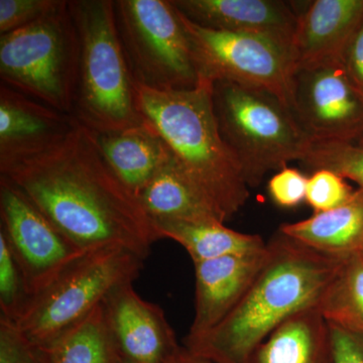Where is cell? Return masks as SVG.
Returning <instances> with one entry per match:
<instances>
[{"mask_svg":"<svg viewBox=\"0 0 363 363\" xmlns=\"http://www.w3.org/2000/svg\"><path fill=\"white\" fill-rule=\"evenodd\" d=\"M84 252L126 248L147 259L161 240L154 222L105 162L96 133L76 119L57 145L0 173Z\"/></svg>","mask_w":363,"mask_h":363,"instance_id":"obj_1","label":"cell"},{"mask_svg":"<svg viewBox=\"0 0 363 363\" xmlns=\"http://www.w3.org/2000/svg\"><path fill=\"white\" fill-rule=\"evenodd\" d=\"M238 304L212 330L184 347L211 363H247L253 351L289 318L317 307L344 259L301 245L281 231Z\"/></svg>","mask_w":363,"mask_h":363,"instance_id":"obj_2","label":"cell"},{"mask_svg":"<svg viewBox=\"0 0 363 363\" xmlns=\"http://www.w3.org/2000/svg\"><path fill=\"white\" fill-rule=\"evenodd\" d=\"M213 83L199 79L193 89L169 91L135 83L136 106L143 123L161 136L226 221L245 206L250 187L222 140L212 101Z\"/></svg>","mask_w":363,"mask_h":363,"instance_id":"obj_3","label":"cell"},{"mask_svg":"<svg viewBox=\"0 0 363 363\" xmlns=\"http://www.w3.org/2000/svg\"><path fill=\"white\" fill-rule=\"evenodd\" d=\"M79 39L77 88L72 117L93 133L143 123L135 81L126 61L111 0H69Z\"/></svg>","mask_w":363,"mask_h":363,"instance_id":"obj_4","label":"cell"},{"mask_svg":"<svg viewBox=\"0 0 363 363\" xmlns=\"http://www.w3.org/2000/svg\"><path fill=\"white\" fill-rule=\"evenodd\" d=\"M212 101L222 140L240 164L248 187H257L269 172L304 159L311 140L290 107L271 91L216 81Z\"/></svg>","mask_w":363,"mask_h":363,"instance_id":"obj_5","label":"cell"},{"mask_svg":"<svg viewBox=\"0 0 363 363\" xmlns=\"http://www.w3.org/2000/svg\"><path fill=\"white\" fill-rule=\"evenodd\" d=\"M79 66V39L69 1L40 20L0 35L2 84L72 116Z\"/></svg>","mask_w":363,"mask_h":363,"instance_id":"obj_6","label":"cell"},{"mask_svg":"<svg viewBox=\"0 0 363 363\" xmlns=\"http://www.w3.org/2000/svg\"><path fill=\"white\" fill-rule=\"evenodd\" d=\"M143 262L123 247L89 250L33 298L16 325L35 347H47L89 316L117 289L133 284Z\"/></svg>","mask_w":363,"mask_h":363,"instance_id":"obj_7","label":"cell"},{"mask_svg":"<svg viewBox=\"0 0 363 363\" xmlns=\"http://www.w3.org/2000/svg\"><path fill=\"white\" fill-rule=\"evenodd\" d=\"M116 23L136 84L189 90L199 83L187 33L169 0H117Z\"/></svg>","mask_w":363,"mask_h":363,"instance_id":"obj_8","label":"cell"},{"mask_svg":"<svg viewBox=\"0 0 363 363\" xmlns=\"http://www.w3.org/2000/svg\"><path fill=\"white\" fill-rule=\"evenodd\" d=\"M178 13L199 79L264 88L290 107L294 71L290 43L262 33L208 30Z\"/></svg>","mask_w":363,"mask_h":363,"instance_id":"obj_9","label":"cell"},{"mask_svg":"<svg viewBox=\"0 0 363 363\" xmlns=\"http://www.w3.org/2000/svg\"><path fill=\"white\" fill-rule=\"evenodd\" d=\"M290 108L311 142L363 138V95L351 82L342 59L296 67Z\"/></svg>","mask_w":363,"mask_h":363,"instance_id":"obj_10","label":"cell"},{"mask_svg":"<svg viewBox=\"0 0 363 363\" xmlns=\"http://www.w3.org/2000/svg\"><path fill=\"white\" fill-rule=\"evenodd\" d=\"M0 233L18 260L33 298L84 250L67 240L23 192L0 176Z\"/></svg>","mask_w":363,"mask_h":363,"instance_id":"obj_11","label":"cell"},{"mask_svg":"<svg viewBox=\"0 0 363 363\" xmlns=\"http://www.w3.org/2000/svg\"><path fill=\"white\" fill-rule=\"evenodd\" d=\"M107 334L119 357L138 363H168L181 346L160 306L143 300L128 284L105 300Z\"/></svg>","mask_w":363,"mask_h":363,"instance_id":"obj_12","label":"cell"},{"mask_svg":"<svg viewBox=\"0 0 363 363\" xmlns=\"http://www.w3.org/2000/svg\"><path fill=\"white\" fill-rule=\"evenodd\" d=\"M74 118L0 85V173L63 140Z\"/></svg>","mask_w":363,"mask_h":363,"instance_id":"obj_13","label":"cell"},{"mask_svg":"<svg viewBox=\"0 0 363 363\" xmlns=\"http://www.w3.org/2000/svg\"><path fill=\"white\" fill-rule=\"evenodd\" d=\"M267 255L269 245L262 252L194 262L195 314L185 341L201 337L220 323L247 292Z\"/></svg>","mask_w":363,"mask_h":363,"instance_id":"obj_14","label":"cell"},{"mask_svg":"<svg viewBox=\"0 0 363 363\" xmlns=\"http://www.w3.org/2000/svg\"><path fill=\"white\" fill-rule=\"evenodd\" d=\"M191 23L221 32L262 33L292 43L298 13L279 0H174Z\"/></svg>","mask_w":363,"mask_h":363,"instance_id":"obj_15","label":"cell"},{"mask_svg":"<svg viewBox=\"0 0 363 363\" xmlns=\"http://www.w3.org/2000/svg\"><path fill=\"white\" fill-rule=\"evenodd\" d=\"M363 18L362 0H315L298 13L291 43L296 67L342 59Z\"/></svg>","mask_w":363,"mask_h":363,"instance_id":"obj_16","label":"cell"},{"mask_svg":"<svg viewBox=\"0 0 363 363\" xmlns=\"http://www.w3.org/2000/svg\"><path fill=\"white\" fill-rule=\"evenodd\" d=\"M105 162L136 198L173 156L164 140L143 123L116 133H96Z\"/></svg>","mask_w":363,"mask_h":363,"instance_id":"obj_17","label":"cell"},{"mask_svg":"<svg viewBox=\"0 0 363 363\" xmlns=\"http://www.w3.org/2000/svg\"><path fill=\"white\" fill-rule=\"evenodd\" d=\"M138 200L152 221L225 222L211 200L182 169L174 155L143 188Z\"/></svg>","mask_w":363,"mask_h":363,"instance_id":"obj_18","label":"cell"},{"mask_svg":"<svg viewBox=\"0 0 363 363\" xmlns=\"http://www.w3.org/2000/svg\"><path fill=\"white\" fill-rule=\"evenodd\" d=\"M284 235L330 257H345L363 252V191L342 206L314 213L305 220L279 227Z\"/></svg>","mask_w":363,"mask_h":363,"instance_id":"obj_19","label":"cell"},{"mask_svg":"<svg viewBox=\"0 0 363 363\" xmlns=\"http://www.w3.org/2000/svg\"><path fill=\"white\" fill-rule=\"evenodd\" d=\"M247 363H332L328 323L317 307L303 310L272 332Z\"/></svg>","mask_w":363,"mask_h":363,"instance_id":"obj_20","label":"cell"},{"mask_svg":"<svg viewBox=\"0 0 363 363\" xmlns=\"http://www.w3.org/2000/svg\"><path fill=\"white\" fill-rule=\"evenodd\" d=\"M160 238H169L182 245L193 262L264 252L267 243L257 234L238 233L218 220H157Z\"/></svg>","mask_w":363,"mask_h":363,"instance_id":"obj_21","label":"cell"},{"mask_svg":"<svg viewBox=\"0 0 363 363\" xmlns=\"http://www.w3.org/2000/svg\"><path fill=\"white\" fill-rule=\"evenodd\" d=\"M40 350L44 363H114L116 351L105 327L102 305Z\"/></svg>","mask_w":363,"mask_h":363,"instance_id":"obj_22","label":"cell"},{"mask_svg":"<svg viewBox=\"0 0 363 363\" xmlns=\"http://www.w3.org/2000/svg\"><path fill=\"white\" fill-rule=\"evenodd\" d=\"M317 308L327 322L363 334V252L343 259Z\"/></svg>","mask_w":363,"mask_h":363,"instance_id":"obj_23","label":"cell"},{"mask_svg":"<svg viewBox=\"0 0 363 363\" xmlns=\"http://www.w3.org/2000/svg\"><path fill=\"white\" fill-rule=\"evenodd\" d=\"M303 166L314 172L330 169L346 180L355 182L363 191V147L352 143L312 142Z\"/></svg>","mask_w":363,"mask_h":363,"instance_id":"obj_24","label":"cell"},{"mask_svg":"<svg viewBox=\"0 0 363 363\" xmlns=\"http://www.w3.org/2000/svg\"><path fill=\"white\" fill-rule=\"evenodd\" d=\"M32 300L23 269L0 233V317L18 323Z\"/></svg>","mask_w":363,"mask_h":363,"instance_id":"obj_25","label":"cell"},{"mask_svg":"<svg viewBox=\"0 0 363 363\" xmlns=\"http://www.w3.org/2000/svg\"><path fill=\"white\" fill-rule=\"evenodd\" d=\"M357 191L342 176L330 169H317L308 178L306 202L315 213L329 211L350 201Z\"/></svg>","mask_w":363,"mask_h":363,"instance_id":"obj_26","label":"cell"},{"mask_svg":"<svg viewBox=\"0 0 363 363\" xmlns=\"http://www.w3.org/2000/svg\"><path fill=\"white\" fill-rule=\"evenodd\" d=\"M58 2L59 0H0V35L40 20Z\"/></svg>","mask_w":363,"mask_h":363,"instance_id":"obj_27","label":"cell"},{"mask_svg":"<svg viewBox=\"0 0 363 363\" xmlns=\"http://www.w3.org/2000/svg\"><path fill=\"white\" fill-rule=\"evenodd\" d=\"M0 363H43L42 350L28 341L18 325L1 317Z\"/></svg>","mask_w":363,"mask_h":363,"instance_id":"obj_28","label":"cell"},{"mask_svg":"<svg viewBox=\"0 0 363 363\" xmlns=\"http://www.w3.org/2000/svg\"><path fill=\"white\" fill-rule=\"evenodd\" d=\"M308 178L298 169L285 167L269 182L272 201L279 207H297L306 201Z\"/></svg>","mask_w":363,"mask_h":363,"instance_id":"obj_29","label":"cell"},{"mask_svg":"<svg viewBox=\"0 0 363 363\" xmlns=\"http://www.w3.org/2000/svg\"><path fill=\"white\" fill-rule=\"evenodd\" d=\"M332 363H363V334L327 322Z\"/></svg>","mask_w":363,"mask_h":363,"instance_id":"obj_30","label":"cell"},{"mask_svg":"<svg viewBox=\"0 0 363 363\" xmlns=\"http://www.w3.org/2000/svg\"><path fill=\"white\" fill-rule=\"evenodd\" d=\"M342 62L351 82L363 95V18L343 52Z\"/></svg>","mask_w":363,"mask_h":363,"instance_id":"obj_31","label":"cell"},{"mask_svg":"<svg viewBox=\"0 0 363 363\" xmlns=\"http://www.w3.org/2000/svg\"><path fill=\"white\" fill-rule=\"evenodd\" d=\"M168 363H211L208 360L193 354L190 351L186 350L184 346H181L178 352L174 355Z\"/></svg>","mask_w":363,"mask_h":363,"instance_id":"obj_32","label":"cell"},{"mask_svg":"<svg viewBox=\"0 0 363 363\" xmlns=\"http://www.w3.org/2000/svg\"><path fill=\"white\" fill-rule=\"evenodd\" d=\"M114 363H138L135 362H131V360L125 359V358L119 357L116 353V360H114Z\"/></svg>","mask_w":363,"mask_h":363,"instance_id":"obj_33","label":"cell"},{"mask_svg":"<svg viewBox=\"0 0 363 363\" xmlns=\"http://www.w3.org/2000/svg\"><path fill=\"white\" fill-rule=\"evenodd\" d=\"M360 147H363V138H360Z\"/></svg>","mask_w":363,"mask_h":363,"instance_id":"obj_34","label":"cell"},{"mask_svg":"<svg viewBox=\"0 0 363 363\" xmlns=\"http://www.w3.org/2000/svg\"><path fill=\"white\" fill-rule=\"evenodd\" d=\"M42 357H43V355H42ZM43 363H44V362H43Z\"/></svg>","mask_w":363,"mask_h":363,"instance_id":"obj_35","label":"cell"}]
</instances>
